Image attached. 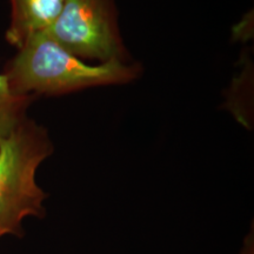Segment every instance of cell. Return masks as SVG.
<instances>
[{
    "label": "cell",
    "mask_w": 254,
    "mask_h": 254,
    "mask_svg": "<svg viewBox=\"0 0 254 254\" xmlns=\"http://www.w3.org/2000/svg\"><path fill=\"white\" fill-rule=\"evenodd\" d=\"M65 0H9L11 18L5 39L20 49L37 34L47 32L56 23Z\"/></svg>",
    "instance_id": "277c9868"
},
{
    "label": "cell",
    "mask_w": 254,
    "mask_h": 254,
    "mask_svg": "<svg viewBox=\"0 0 254 254\" xmlns=\"http://www.w3.org/2000/svg\"><path fill=\"white\" fill-rule=\"evenodd\" d=\"M53 152L49 131L30 118L0 139V238L23 237L25 218L45 217L49 195L37 184L36 174Z\"/></svg>",
    "instance_id": "7a4b0ae2"
},
{
    "label": "cell",
    "mask_w": 254,
    "mask_h": 254,
    "mask_svg": "<svg viewBox=\"0 0 254 254\" xmlns=\"http://www.w3.org/2000/svg\"><path fill=\"white\" fill-rule=\"evenodd\" d=\"M141 72L139 64L124 60L88 64L44 32L17 50V55L6 65L4 74L15 94L37 98L128 84L140 77Z\"/></svg>",
    "instance_id": "6da1fadb"
},
{
    "label": "cell",
    "mask_w": 254,
    "mask_h": 254,
    "mask_svg": "<svg viewBox=\"0 0 254 254\" xmlns=\"http://www.w3.org/2000/svg\"><path fill=\"white\" fill-rule=\"evenodd\" d=\"M46 33L85 62H128L116 0H65L59 17Z\"/></svg>",
    "instance_id": "3957f363"
},
{
    "label": "cell",
    "mask_w": 254,
    "mask_h": 254,
    "mask_svg": "<svg viewBox=\"0 0 254 254\" xmlns=\"http://www.w3.org/2000/svg\"><path fill=\"white\" fill-rule=\"evenodd\" d=\"M36 97L15 94L0 73V139L7 136L27 118V109Z\"/></svg>",
    "instance_id": "5b68a950"
}]
</instances>
